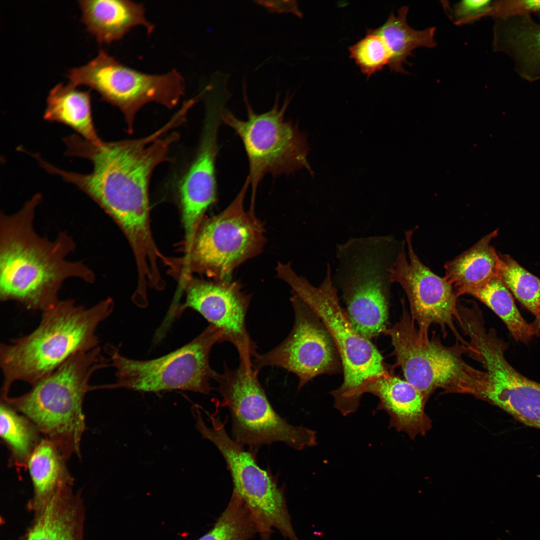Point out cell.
Here are the masks:
<instances>
[{"label":"cell","mask_w":540,"mask_h":540,"mask_svg":"<svg viewBox=\"0 0 540 540\" xmlns=\"http://www.w3.org/2000/svg\"><path fill=\"white\" fill-rule=\"evenodd\" d=\"M173 120L145 138L92 144L76 134L64 138L68 156L90 160L93 170L82 174L66 172L46 161L42 166L74 184L102 208L122 228L136 258L144 259L156 248L149 225L148 186L155 168L168 159L171 145L179 138Z\"/></svg>","instance_id":"6da1fadb"},{"label":"cell","mask_w":540,"mask_h":540,"mask_svg":"<svg viewBox=\"0 0 540 540\" xmlns=\"http://www.w3.org/2000/svg\"><path fill=\"white\" fill-rule=\"evenodd\" d=\"M41 200L36 194L18 212L0 213V300L43 312L59 300L66 280L92 284L95 275L82 262L67 259L76 245L66 232L51 240L36 231L35 210Z\"/></svg>","instance_id":"7a4b0ae2"},{"label":"cell","mask_w":540,"mask_h":540,"mask_svg":"<svg viewBox=\"0 0 540 540\" xmlns=\"http://www.w3.org/2000/svg\"><path fill=\"white\" fill-rule=\"evenodd\" d=\"M114 304L110 298L89 308L76 304L74 300H59L42 312L34 330L0 344L1 395H8L16 381L32 386L75 354L98 346L96 330L110 315Z\"/></svg>","instance_id":"3957f363"},{"label":"cell","mask_w":540,"mask_h":540,"mask_svg":"<svg viewBox=\"0 0 540 540\" xmlns=\"http://www.w3.org/2000/svg\"><path fill=\"white\" fill-rule=\"evenodd\" d=\"M98 346L75 354L24 394L1 396L2 401L28 418L68 460L80 458V442L86 428L82 410L90 379L97 370L109 366Z\"/></svg>","instance_id":"277c9868"},{"label":"cell","mask_w":540,"mask_h":540,"mask_svg":"<svg viewBox=\"0 0 540 540\" xmlns=\"http://www.w3.org/2000/svg\"><path fill=\"white\" fill-rule=\"evenodd\" d=\"M277 276L317 314L330 334L344 374L341 386L330 392L334 406L344 416L355 412L368 384L389 372L383 357L370 340L352 328L340 304L329 264L324 280L317 286L298 274L290 264L280 266Z\"/></svg>","instance_id":"5b68a950"},{"label":"cell","mask_w":540,"mask_h":540,"mask_svg":"<svg viewBox=\"0 0 540 540\" xmlns=\"http://www.w3.org/2000/svg\"><path fill=\"white\" fill-rule=\"evenodd\" d=\"M404 304L402 300L400 320L382 334L390 338L394 366L400 368L405 380L426 402L440 388L444 393L470 394L480 399L486 384V374L464 360L468 344L456 342L446 346L436 336H430L429 332L418 328Z\"/></svg>","instance_id":"8992f818"},{"label":"cell","mask_w":540,"mask_h":540,"mask_svg":"<svg viewBox=\"0 0 540 540\" xmlns=\"http://www.w3.org/2000/svg\"><path fill=\"white\" fill-rule=\"evenodd\" d=\"M206 412L210 425L204 420L199 410L194 413L196 427L203 438L211 442L224 458L233 484L232 493L246 504L254 518L261 540H270L273 528L286 540H300L294 530L285 496L284 486H278L275 476L258 464L256 454L227 433L218 414Z\"/></svg>","instance_id":"52a82bcc"},{"label":"cell","mask_w":540,"mask_h":540,"mask_svg":"<svg viewBox=\"0 0 540 540\" xmlns=\"http://www.w3.org/2000/svg\"><path fill=\"white\" fill-rule=\"evenodd\" d=\"M258 371L240 364L236 369L224 363L216 374L222 406L232 418V438L256 454L262 446L282 442L303 450L317 444L316 431L288 422L274 409L258 377Z\"/></svg>","instance_id":"ba28073f"},{"label":"cell","mask_w":540,"mask_h":540,"mask_svg":"<svg viewBox=\"0 0 540 540\" xmlns=\"http://www.w3.org/2000/svg\"><path fill=\"white\" fill-rule=\"evenodd\" d=\"M242 86L247 120L238 118L224 106L220 110V119L242 142L249 164L247 178L252 188L251 203L254 204L258 186L267 174L276 176L302 168L306 169L312 174L313 172L308 162L310 147L306 136L297 124L284 120L292 96L288 93L279 108L280 95L277 94L272 108L257 114L248 100L244 82Z\"/></svg>","instance_id":"9c48e42d"},{"label":"cell","mask_w":540,"mask_h":540,"mask_svg":"<svg viewBox=\"0 0 540 540\" xmlns=\"http://www.w3.org/2000/svg\"><path fill=\"white\" fill-rule=\"evenodd\" d=\"M223 334L209 324L188 343L168 354L148 360H137L122 356L109 345L110 366L116 370V383L106 388H125L141 392L158 393L174 390L210 394V381L216 372L209 358L214 344L224 342Z\"/></svg>","instance_id":"30bf717a"},{"label":"cell","mask_w":540,"mask_h":540,"mask_svg":"<svg viewBox=\"0 0 540 540\" xmlns=\"http://www.w3.org/2000/svg\"><path fill=\"white\" fill-rule=\"evenodd\" d=\"M66 76L74 86H88L100 94L102 100L118 108L129 132L143 106L155 102L172 108L185 89L184 79L176 70L162 74L144 73L123 64L103 50L86 64L69 70Z\"/></svg>","instance_id":"8fae6325"},{"label":"cell","mask_w":540,"mask_h":540,"mask_svg":"<svg viewBox=\"0 0 540 540\" xmlns=\"http://www.w3.org/2000/svg\"><path fill=\"white\" fill-rule=\"evenodd\" d=\"M250 185L247 178L232 202L200 228L188 260L196 268L216 280H230L234 270L260 253L265 242L264 224L254 208L244 201Z\"/></svg>","instance_id":"7c38bea8"},{"label":"cell","mask_w":540,"mask_h":540,"mask_svg":"<svg viewBox=\"0 0 540 540\" xmlns=\"http://www.w3.org/2000/svg\"><path fill=\"white\" fill-rule=\"evenodd\" d=\"M290 301L294 314L292 328L280 344L252 359L254 368L276 366L296 374L300 390L319 375L340 371L342 366L334 342L317 314L297 294Z\"/></svg>","instance_id":"4fadbf2b"},{"label":"cell","mask_w":540,"mask_h":540,"mask_svg":"<svg viewBox=\"0 0 540 540\" xmlns=\"http://www.w3.org/2000/svg\"><path fill=\"white\" fill-rule=\"evenodd\" d=\"M412 230L405 232L408 258L405 245L390 268L392 283L400 285L407 296L410 314L418 328L429 332L433 324L440 326L444 337L446 329L452 332L456 342L467 345L455 326L460 316L458 297L452 286L444 278L432 272L420 260L412 244Z\"/></svg>","instance_id":"5bb4252c"},{"label":"cell","mask_w":540,"mask_h":540,"mask_svg":"<svg viewBox=\"0 0 540 540\" xmlns=\"http://www.w3.org/2000/svg\"><path fill=\"white\" fill-rule=\"evenodd\" d=\"M250 298L238 282L195 280L188 286L185 302L176 309L174 316L186 308L196 311L221 331L224 342L235 346L240 364L252 368V360L258 352L246 327Z\"/></svg>","instance_id":"9a60e30c"},{"label":"cell","mask_w":540,"mask_h":540,"mask_svg":"<svg viewBox=\"0 0 540 540\" xmlns=\"http://www.w3.org/2000/svg\"><path fill=\"white\" fill-rule=\"evenodd\" d=\"M222 107L218 101L207 103L198 150L179 188L187 254L191 252L204 214L216 198V162Z\"/></svg>","instance_id":"2e32d148"},{"label":"cell","mask_w":540,"mask_h":540,"mask_svg":"<svg viewBox=\"0 0 540 540\" xmlns=\"http://www.w3.org/2000/svg\"><path fill=\"white\" fill-rule=\"evenodd\" d=\"M366 392L378 398L377 409L389 415L390 428L405 432L412 440L426 435L431 429L432 420L425 410L427 402L424 398L412 384L395 375L392 370L370 382Z\"/></svg>","instance_id":"e0dca14e"},{"label":"cell","mask_w":540,"mask_h":540,"mask_svg":"<svg viewBox=\"0 0 540 540\" xmlns=\"http://www.w3.org/2000/svg\"><path fill=\"white\" fill-rule=\"evenodd\" d=\"M484 400L527 426L540 430V383L527 378L507 360L492 370Z\"/></svg>","instance_id":"ac0fdd59"},{"label":"cell","mask_w":540,"mask_h":540,"mask_svg":"<svg viewBox=\"0 0 540 540\" xmlns=\"http://www.w3.org/2000/svg\"><path fill=\"white\" fill-rule=\"evenodd\" d=\"M33 514L21 540H84V504L80 492L72 486L58 492Z\"/></svg>","instance_id":"d6986e66"},{"label":"cell","mask_w":540,"mask_h":540,"mask_svg":"<svg viewBox=\"0 0 540 540\" xmlns=\"http://www.w3.org/2000/svg\"><path fill=\"white\" fill-rule=\"evenodd\" d=\"M82 20L100 44L119 40L135 26H144L148 34L154 26L146 17L142 4L125 0H80Z\"/></svg>","instance_id":"ffe728a7"},{"label":"cell","mask_w":540,"mask_h":540,"mask_svg":"<svg viewBox=\"0 0 540 540\" xmlns=\"http://www.w3.org/2000/svg\"><path fill=\"white\" fill-rule=\"evenodd\" d=\"M498 230L482 238L472 247L455 258L446 262L444 278L457 296L468 294L472 290L498 276L499 256L490 245Z\"/></svg>","instance_id":"44dd1931"},{"label":"cell","mask_w":540,"mask_h":540,"mask_svg":"<svg viewBox=\"0 0 540 540\" xmlns=\"http://www.w3.org/2000/svg\"><path fill=\"white\" fill-rule=\"evenodd\" d=\"M67 459L50 440L42 438L27 464L33 486V495L27 508L40 510L58 492L73 486L74 479L66 466Z\"/></svg>","instance_id":"7402d4cb"},{"label":"cell","mask_w":540,"mask_h":540,"mask_svg":"<svg viewBox=\"0 0 540 540\" xmlns=\"http://www.w3.org/2000/svg\"><path fill=\"white\" fill-rule=\"evenodd\" d=\"M68 83H60L49 92L44 118L50 122L64 124L74 129L86 140L98 144L93 122L90 92L81 91Z\"/></svg>","instance_id":"603a6c76"},{"label":"cell","mask_w":540,"mask_h":540,"mask_svg":"<svg viewBox=\"0 0 540 540\" xmlns=\"http://www.w3.org/2000/svg\"><path fill=\"white\" fill-rule=\"evenodd\" d=\"M508 20L496 24V48L512 54L524 77L540 78V25L526 18Z\"/></svg>","instance_id":"cb8c5ba5"},{"label":"cell","mask_w":540,"mask_h":540,"mask_svg":"<svg viewBox=\"0 0 540 540\" xmlns=\"http://www.w3.org/2000/svg\"><path fill=\"white\" fill-rule=\"evenodd\" d=\"M408 7L403 6L398 15L392 12L386 22L375 29H368L367 32L380 36L386 44L390 54L388 66L392 71L407 74L404 64H408V57L412 56V51L420 47L432 48L436 45L434 39L436 28H428L418 30L412 28L406 22Z\"/></svg>","instance_id":"d4e9b609"},{"label":"cell","mask_w":540,"mask_h":540,"mask_svg":"<svg viewBox=\"0 0 540 540\" xmlns=\"http://www.w3.org/2000/svg\"><path fill=\"white\" fill-rule=\"evenodd\" d=\"M0 437L10 456V464L18 472L27 468L28 461L42 439L37 427L6 402L0 407Z\"/></svg>","instance_id":"484cf974"},{"label":"cell","mask_w":540,"mask_h":540,"mask_svg":"<svg viewBox=\"0 0 540 540\" xmlns=\"http://www.w3.org/2000/svg\"><path fill=\"white\" fill-rule=\"evenodd\" d=\"M468 295L478 299L504 322L512 338L528 344L534 336L530 324L523 318L516 306L510 290L496 276L470 292Z\"/></svg>","instance_id":"4316f807"},{"label":"cell","mask_w":540,"mask_h":540,"mask_svg":"<svg viewBox=\"0 0 540 540\" xmlns=\"http://www.w3.org/2000/svg\"><path fill=\"white\" fill-rule=\"evenodd\" d=\"M259 532L250 509L240 497L232 493L213 527L198 540H250Z\"/></svg>","instance_id":"83f0119b"},{"label":"cell","mask_w":540,"mask_h":540,"mask_svg":"<svg viewBox=\"0 0 540 540\" xmlns=\"http://www.w3.org/2000/svg\"><path fill=\"white\" fill-rule=\"evenodd\" d=\"M498 276L535 316L540 314V279L507 255L498 254Z\"/></svg>","instance_id":"f1b7e54d"},{"label":"cell","mask_w":540,"mask_h":540,"mask_svg":"<svg viewBox=\"0 0 540 540\" xmlns=\"http://www.w3.org/2000/svg\"><path fill=\"white\" fill-rule=\"evenodd\" d=\"M350 58L368 78L388 66L390 54L386 44L379 36L368 32L356 43L349 47Z\"/></svg>","instance_id":"f546056e"},{"label":"cell","mask_w":540,"mask_h":540,"mask_svg":"<svg viewBox=\"0 0 540 540\" xmlns=\"http://www.w3.org/2000/svg\"><path fill=\"white\" fill-rule=\"evenodd\" d=\"M492 2L489 0H464L454 6L453 18L456 24L472 22L482 16H488Z\"/></svg>","instance_id":"4dcf8cb0"},{"label":"cell","mask_w":540,"mask_h":540,"mask_svg":"<svg viewBox=\"0 0 540 540\" xmlns=\"http://www.w3.org/2000/svg\"><path fill=\"white\" fill-rule=\"evenodd\" d=\"M534 12H540V0L501 1L493 3L490 15L506 18Z\"/></svg>","instance_id":"1f68e13d"},{"label":"cell","mask_w":540,"mask_h":540,"mask_svg":"<svg viewBox=\"0 0 540 540\" xmlns=\"http://www.w3.org/2000/svg\"><path fill=\"white\" fill-rule=\"evenodd\" d=\"M260 4L266 8L271 12L292 13L299 18L302 14L298 9V4L295 0H259Z\"/></svg>","instance_id":"d6a6232c"},{"label":"cell","mask_w":540,"mask_h":540,"mask_svg":"<svg viewBox=\"0 0 540 540\" xmlns=\"http://www.w3.org/2000/svg\"><path fill=\"white\" fill-rule=\"evenodd\" d=\"M532 327L534 336H540V314L536 316V318L532 324H530Z\"/></svg>","instance_id":"836d02e7"}]
</instances>
